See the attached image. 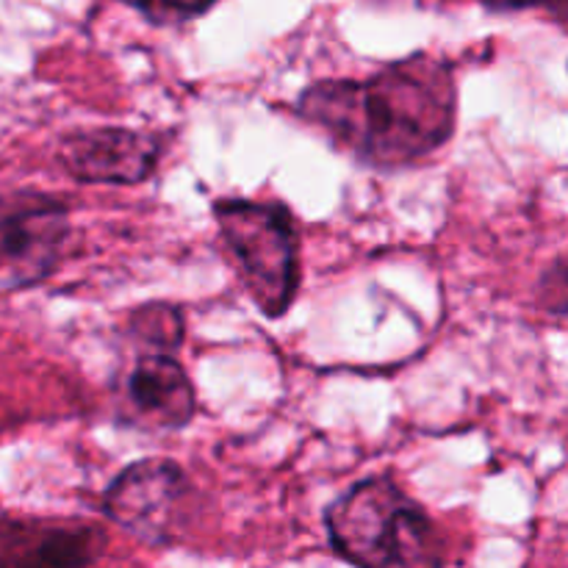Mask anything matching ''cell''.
<instances>
[{"label":"cell","instance_id":"cell-1","mask_svg":"<svg viewBox=\"0 0 568 568\" xmlns=\"http://www.w3.org/2000/svg\"><path fill=\"white\" fill-rule=\"evenodd\" d=\"M294 114L338 153L372 170H405L447 148L458 128V78L447 59L410 53L369 78H325Z\"/></svg>","mask_w":568,"mask_h":568},{"label":"cell","instance_id":"cell-2","mask_svg":"<svg viewBox=\"0 0 568 568\" xmlns=\"http://www.w3.org/2000/svg\"><path fill=\"white\" fill-rule=\"evenodd\" d=\"M331 549L369 568L442 566L447 544L433 516L392 477H366L325 510Z\"/></svg>","mask_w":568,"mask_h":568},{"label":"cell","instance_id":"cell-3","mask_svg":"<svg viewBox=\"0 0 568 568\" xmlns=\"http://www.w3.org/2000/svg\"><path fill=\"white\" fill-rule=\"evenodd\" d=\"M227 258L244 292L270 320H281L303 283L300 231L281 200L220 197L211 203Z\"/></svg>","mask_w":568,"mask_h":568},{"label":"cell","instance_id":"cell-4","mask_svg":"<svg viewBox=\"0 0 568 568\" xmlns=\"http://www.w3.org/2000/svg\"><path fill=\"white\" fill-rule=\"evenodd\" d=\"M197 488L181 464L170 458H144L125 466L103 491V510L120 527L148 547H172L192 521Z\"/></svg>","mask_w":568,"mask_h":568},{"label":"cell","instance_id":"cell-5","mask_svg":"<svg viewBox=\"0 0 568 568\" xmlns=\"http://www.w3.org/2000/svg\"><path fill=\"white\" fill-rule=\"evenodd\" d=\"M72 239L70 205L37 189L0 192V288L44 283Z\"/></svg>","mask_w":568,"mask_h":568},{"label":"cell","instance_id":"cell-6","mask_svg":"<svg viewBox=\"0 0 568 568\" xmlns=\"http://www.w3.org/2000/svg\"><path fill=\"white\" fill-rule=\"evenodd\" d=\"M166 144L159 133L120 125L67 133L59 144L61 170L89 186H136L153 178Z\"/></svg>","mask_w":568,"mask_h":568},{"label":"cell","instance_id":"cell-7","mask_svg":"<svg viewBox=\"0 0 568 568\" xmlns=\"http://www.w3.org/2000/svg\"><path fill=\"white\" fill-rule=\"evenodd\" d=\"M120 408L142 430H183L197 414V392L175 355L142 349L120 383Z\"/></svg>","mask_w":568,"mask_h":568},{"label":"cell","instance_id":"cell-8","mask_svg":"<svg viewBox=\"0 0 568 568\" xmlns=\"http://www.w3.org/2000/svg\"><path fill=\"white\" fill-rule=\"evenodd\" d=\"M105 547L109 536L94 521L0 516V566H92Z\"/></svg>","mask_w":568,"mask_h":568},{"label":"cell","instance_id":"cell-9","mask_svg":"<svg viewBox=\"0 0 568 568\" xmlns=\"http://www.w3.org/2000/svg\"><path fill=\"white\" fill-rule=\"evenodd\" d=\"M128 336L144 349H164L178 353L186 336V322L183 311L172 303H144L131 311L125 325Z\"/></svg>","mask_w":568,"mask_h":568},{"label":"cell","instance_id":"cell-10","mask_svg":"<svg viewBox=\"0 0 568 568\" xmlns=\"http://www.w3.org/2000/svg\"><path fill=\"white\" fill-rule=\"evenodd\" d=\"M120 3L139 11L153 26H183L209 14L220 0H120Z\"/></svg>","mask_w":568,"mask_h":568},{"label":"cell","instance_id":"cell-11","mask_svg":"<svg viewBox=\"0 0 568 568\" xmlns=\"http://www.w3.org/2000/svg\"><path fill=\"white\" fill-rule=\"evenodd\" d=\"M538 300L549 314L568 320V255L544 270L538 281Z\"/></svg>","mask_w":568,"mask_h":568}]
</instances>
